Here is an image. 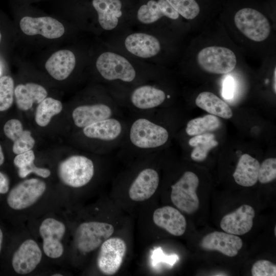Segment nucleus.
I'll return each instance as SVG.
<instances>
[{
    "label": "nucleus",
    "mask_w": 276,
    "mask_h": 276,
    "mask_svg": "<svg viewBox=\"0 0 276 276\" xmlns=\"http://www.w3.org/2000/svg\"><path fill=\"white\" fill-rule=\"evenodd\" d=\"M95 66L112 96L152 79L151 65L136 60L108 44L97 57Z\"/></svg>",
    "instance_id": "obj_1"
},
{
    "label": "nucleus",
    "mask_w": 276,
    "mask_h": 276,
    "mask_svg": "<svg viewBox=\"0 0 276 276\" xmlns=\"http://www.w3.org/2000/svg\"><path fill=\"white\" fill-rule=\"evenodd\" d=\"M169 138L167 129L154 120L150 111L137 113L127 122L123 144L132 151L150 153L165 145Z\"/></svg>",
    "instance_id": "obj_2"
},
{
    "label": "nucleus",
    "mask_w": 276,
    "mask_h": 276,
    "mask_svg": "<svg viewBox=\"0 0 276 276\" xmlns=\"http://www.w3.org/2000/svg\"><path fill=\"white\" fill-rule=\"evenodd\" d=\"M152 80L134 86L113 97L120 106L124 105L137 113L152 111L170 98Z\"/></svg>",
    "instance_id": "obj_3"
},
{
    "label": "nucleus",
    "mask_w": 276,
    "mask_h": 276,
    "mask_svg": "<svg viewBox=\"0 0 276 276\" xmlns=\"http://www.w3.org/2000/svg\"><path fill=\"white\" fill-rule=\"evenodd\" d=\"M127 129V122L119 116L94 123L81 129L85 137L102 144L106 150L122 145Z\"/></svg>",
    "instance_id": "obj_4"
},
{
    "label": "nucleus",
    "mask_w": 276,
    "mask_h": 276,
    "mask_svg": "<svg viewBox=\"0 0 276 276\" xmlns=\"http://www.w3.org/2000/svg\"><path fill=\"white\" fill-rule=\"evenodd\" d=\"M97 22L108 37L130 28V18L125 15L121 0H91Z\"/></svg>",
    "instance_id": "obj_5"
},
{
    "label": "nucleus",
    "mask_w": 276,
    "mask_h": 276,
    "mask_svg": "<svg viewBox=\"0 0 276 276\" xmlns=\"http://www.w3.org/2000/svg\"><path fill=\"white\" fill-rule=\"evenodd\" d=\"M60 179L72 188L82 187L88 183L95 174L93 161L83 155H73L61 162L58 168Z\"/></svg>",
    "instance_id": "obj_6"
},
{
    "label": "nucleus",
    "mask_w": 276,
    "mask_h": 276,
    "mask_svg": "<svg viewBox=\"0 0 276 276\" xmlns=\"http://www.w3.org/2000/svg\"><path fill=\"white\" fill-rule=\"evenodd\" d=\"M120 104L110 94L100 102L80 105L72 112L75 125L82 129L96 122L119 116Z\"/></svg>",
    "instance_id": "obj_7"
},
{
    "label": "nucleus",
    "mask_w": 276,
    "mask_h": 276,
    "mask_svg": "<svg viewBox=\"0 0 276 276\" xmlns=\"http://www.w3.org/2000/svg\"><path fill=\"white\" fill-rule=\"evenodd\" d=\"M179 16L166 0H148L142 4L131 17L130 27L153 30L163 17L175 20Z\"/></svg>",
    "instance_id": "obj_8"
},
{
    "label": "nucleus",
    "mask_w": 276,
    "mask_h": 276,
    "mask_svg": "<svg viewBox=\"0 0 276 276\" xmlns=\"http://www.w3.org/2000/svg\"><path fill=\"white\" fill-rule=\"evenodd\" d=\"M199 180L197 175L190 171H186L179 179L171 186V199L180 211L192 214L199 207L197 189Z\"/></svg>",
    "instance_id": "obj_9"
},
{
    "label": "nucleus",
    "mask_w": 276,
    "mask_h": 276,
    "mask_svg": "<svg viewBox=\"0 0 276 276\" xmlns=\"http://www.w3.org/2000/svg\"><path fill=\"white\" fill-rule=\"evenodd\" d=\"M111 224L104 222L89 221L81 223L77 228L75 240L78 250L82 254L90 252L101 246L113 234Z\"/></svg>",
    "instance_id": "obj_10"
},
{
    "label": "nucleus",
    "mask_w": 276,
    "mask_h": 276,
    "mask_svg": "<svg viewBox=\"0 0 276 276\" xmlns=\"http://www.w3.org/2000/svg\"><path fill=\"white\" fill-rule=\"evenodd\" d=\"M197 61L203 71L215 74L228 73L237 63L236 55L231 50L218 46L202 49L197 54Z\"/></svg>",
    "instance_id": "obj_11"
},
{
    "label": "nucleus",
    "mask_w": 276,
    "mask_h": 276,
    "mask_svg": "<svg viewBox=\"0 0 276 276\" xmlns=\"http://www.w3.org/2000/svg\"><path fill=\"white\" fill-rule=\"evenodd\" d=\"M234 22L244 35L255 41L265 40L270 33V26L267 18L254 9L245 8L239 10L234 16Z\"/></svg>",
    "instance_id": "obj_12"
},
{
    "label": "nucleus",
    "mask_w": 276,
    "mask_h": 276,
    "mask_svg": "<svg viewBox=\"0 0 276 276\" xmlns=\"http://www.w3.org/2000/svg\"><path fill=\"white\" fill-rule=\"evenodd\" d=\"M127 246L119 237H110L100 246L97 258V266L105 275L116 273L121 267L126 255Z\"/></svg>",
    "instance_id": "obj_13"
},
{
    "label": "nucleus",
    "mask_w": 276,
    "mask_h": 276,
    "mask_svg": "<svg viewBox=\"0 0 276 276\" xmlns=\"http://www.w3.org/2000/svg\"><path fill=\"white\" fill-rule=\"evenodd\" d=\"M46 188L45 183L40 179H26L11 189L7 197V203L15 210L29 208L40 198Z\"/></svg>",
    "instance_id": "obj_14"
},
{
    "label": "nucleus",
    "mask_w": 276,
    "mask_h": 276,
    "mask_svg": "<svg viewBox=\"0 0 276 276\" xmlns=\"http://www.w3.org/2000/svg\"><path fill=\"white\" fill-rule=\"evenodd\" d=\"M65 224L53 218L43 220L39 227V233L43 240V250L49 257H60L64 251L61 240L65 233Z\"/></svg>",
    "instance_id": "obj_15"
},
{
    "label": "nucleus",
    "mask_w": 276,
    "mask_h": 276,
    "mask_svg": "<svg viewBox=\"0 0 276 276\" xmlns=\"http://www.w3.org/2000/svg\"><path fill=\"white\" fill-rule=\"evenodd\" d=\"M159 183L157 171L150 166L146 167L132 180L128 189L129 197L135 201L146 200L155 193Z\"/></svg>",
    "instance_id": "obj_16"
},
{
    "label": "nucleus",
    "mask_w": 276,
    "mask_h": 276,
    "mask_svg": "<svg viewBox=\"0 0 276 276\" xmlns=\"http://www.w3.org/2000/svg\"><path fill=\"white\" fill-rule=\"evenodd\" d=\"M19 26L26 35L39 34L48 39L59 38L65 31L60 21L50 16L33 17L26 16L20 19Z\"/></svg>",
    "instance_id": "obj_17"
},
{
    "label": "nucleus",
    "mask_w": 276,
    "mask_h": 276,
    "mask_svg": "<svg viewBox=\"0 0 276 276\" xmlns=\"http://www.w3.org/2000/svg\"><path fill=\"white\" fill-rule=\"evenodd\" d=\"M42 258V251L37 243L32 239L22 242L14 253L12 265L18 274H28L33 271Z\"/></svg>",
    "instance_id": "obj_18"
},
{
    "label": "nucleus",
    "mask_w": 276,
    "mask_h": 276,
    "mask_svg": "<svg viewBox=\"0 0 276 276\" xmlns=\"http://www.w3.org/2000/svg\"><path fill=\"white\" fill-rule=\"evenodd\" d=\"M243 242L237 235L215 231L207 234L202 239L200 246L205 250H217L230 257L237 255Z\"/></svg>",
    "instance_id": "obj_19"
},
{
    "label": "nucleus",
    "mask_w": 276,
    "mask_h": 276,
    "mask_svg": "<svg viewBox=\"0 0 276 276\" xmlns=\"http://www.w3.org/2000/svg\"><path fill=\"white\" fill-rule=\"evenodd\" d=\"M255 216L254 208L249 205L243 204L225 215L221 220L220 227L227 233L242 235L251 230Z\"/></svg>",
    "instance_id": "obj_20"
},
{
    "label": "nucleus",
    "mask_w": 276,
    "mask_h": 276,
    "mask_svg": "<svg viewBox=\"0 0 276 276\" xmlns=\"http://www.w3.org/2000/svg\"><path fill=\"white\" fill-rule=\"evenodd\" d=\"M154 223L175 236L182 235L186 229L187 221L182 213L171 206L156 209L153 214Z\"/></svg>",
    "instance_id": "obj_21"
},
{
    "label": "nucleus",
    "mask_w": 276,
    "mask_h": 276,
    "mask_svg": "<svg viewBox=\"0 0 276 276\" xmlns=\"http://www.w3.org/2000/svg\"><path fill=\"white\" fill-rule=\"evenodd\" d=\"M76 64V56L68 50H62L53 53L47 60L45 67L55 79L63 80L73 72Z\"/></svg>",
    "instance_id": "obj_22"
},
{
    "label": "nucleus",
    "mask_w": 276,
    "mask_h": 276,
    "mask_svg": "<svg viewBox=\"0 0 276 276\" xmlns=\"http://www.w3.org/2000/svg\"><path fill=\"white\" fill-rule=\"evenodd\" d=\"M5 135L13 142V152L18 154L32 150L35 141L28 130H24L21 122L17 119L8 121L4 126Z\"/></svg>",
    "instance_id": "obj_23"
},
{
    "label": "nucleus",
    "mask_w": 276,
    "mask_h": 276,
    "mask_svg": "<svg viewBox=\"0 0 276 276\" xmlns=\"http://www.w3.org/2000/svg\"><path fill=\"white\" fill-rule=\"evenodd\" d=\"M47 95L45 88L35 83L20 84L14 89L16 105L23 111L29 110L34 103L39 104L47 97Z\"/></svg>",
    "instance_id": "obj_24"
},
{
    "label": "nucleus",
    "mask_w": 276,
    "mask_h": 276,
    "mask_svg": "<svg viewBox=\"0 0 276 276\" xmlns=\"http://www.w3.org/2000/svg\"><path fill=\"white\" fill-rule=\"evenodd\" d=\"M260 165L258 160L250 155H242L233 174L236 182L246 187L255 185L258 180Z\"/></svg>",
    "instance_id": "obj_25"
},
{
    "label": "nucleus",
    "mask_w": 276,
    "mask_h": 276,
    "mask_svg": "<svg viewBox=\"0 0 276 276\" xmlns=\"http://www.w3.org/2000/svg\"><path fill=\"white\" fill-rule=\"evenodd\" d=\"M196 105L211 114L224 119H230L233 112L229 106L218 96L209 91H203L197 97Z\"/></svg>",
    "instance_id": "obj_26"
},
{
    "label": "nucleus",
    "mask_w": 276,
    "mask_h": 276,
    "mask_svg": "<svg viewBox=\"0 0 276 276\" xmlns=\"http://www.w3.org/2000/svg\"><path fill=\"white\" fill-rule=\"evenodd\" d=\"M215 135L211 133H204L193 136L189 139L188 144L194 147L191 153V158L196 162L204 160L209 152L218 145Z\"/></svg>",
    "instance_id": "obj_27"
},
{
    "label": "nucleus",
    "mask_w": 276,
    "mask_h": 276,
    "mask_svg": "<svg viewBox=\"0 0 276 276\" xmlns=\"http://www.w3.org/2000/svg\"><path fill=\"white\" fill-rule=\"evenodd\" d=\"M62 108V104L59 100L46 97L36 108L35 114L36 124L40 127L47 126L52 117L60 113Z\"/></svg>",
    "instance_id": "obj_28"
},
{
    "label": "nucleus",
    "mask_w": 276,
    "mask_h": 276,
    "mask_svg": "<svg viewBox=\"0 0 276 276\" xmlns=\"http://www.w3.org/2000/svg\"><path fill=\"white\" fill-rule=\"evenodd\" d=\"M220 124L219 119L216 116L207 114L189 121L187 124L186 132L190 136L201 134L217 130Z\"/></svg>",
    "instance_id": "obj_29"
},
{
    "label": "nucleus",
    "mask_w": 276,
    "mask_h": 276,
    "mask_svg": "<svg viewBox=\"0 0 276 276\" xmlns=\"http://www.w3.org/2000/svg\"><path fill=\"white\" fill-rule=\"evenodd\" d=\"M14 95L13 79L9 76L0 78V111L8 110L12 106Z\"/></svg>",
    "instance_id": "obj_30"
},
{
    "label": "nucleus",
    "mask_w": 276,
    "mask_h": 276,
    "mask_svg": "<svg viewBox=\"0 0 276 276\" xmlns=\"http://www.w3.org/2000/svg\"><path fill=\"white\" fill-rule=\"evenodd\" d=\"M179 15L193 19L199 13L200 7L195 0H166Z\"/></svg>",
    "instance_id": "obj_31"
},
{
    "label": "nucleus",
    "mask_w": 276,
    "mask_h": 276,
    "mask_svg": "<svg viewBox=\"0 0 276 276\" xmlns=\"http://www.w3.org/2000/svg\"><path fill=\"white\" fill-rule=\"evenodd\" d=\"M276 178V159L268 158L260 165L258 180L261 183H267Z\"/></svg>",
    "instance_id": "obj_32"
},
{
    "label": "nucleus",
    "mask_w": 276,
    "mask_h": 276,
    "mask_svg": "<svg viewBox=\"0 0 276 276\" xmlns=\"http://www.w3.org/2000/svg\"><path fill=\"white\" fill-rule=\"evenodd\" d=\"M251 274L253 276H275L276 266L268 260H259L253 264Z\"/></svg>",
    "instance_id": "obj_33"
},
{
    "label": "nucleus",
    "mask_w": 276,
    "mask_h": 276,
    "mask_svg": "<svg viewBox=\"0 0 276 276\" xmlns=\"http://www.w3.org/2000/svg\"><path fill=\"white\" fill-rule=\"evenodd\" d=\"M30 173H34L38 176L46 178L50 176L51 173L49 169L38 167L34 163L18 169V174L20 178H25Z\"/></svg>",
    "instance_id": "obj_34"
},
{
    "label": "nucleus",
    "mask_w": 276,
    "mask_h": 276,
    "mask_svg": "<svg viewBox=\"0 0 276 276\" xmlns=\"http://www.w3.org/2000/svg\"><path fill=\"white\" fill-rule=\"evenodd\" d=\"M35 158L34 151L30 150L17 154L14 158L13 163L16 167L20 169L34 163Z\"/></svg>",
    "instance_id": "obj_35"
},
{
    "label": "nucleus",
    "mask_w": 276,
    "mask_h": 276,
    "mask_svg": "<svg viewBox=\"0 0 276 276\" xmlns=\"http://www.w3.org/2000/svg\"><path fill=\"white\" fill-rule=\"evenodd\" d=\"M235 88V84L233 78L227 76L223 81L222 96L225 99L229 100L233 98Z\"/></svg>",
    "instance_id": "obj_36"
},
{
    "label": "nucleus",
    "mask_w": 276,
    "mask_h": 276,
    "mask_svg": "<svg viewBox=\"0 0 276 276\" xmlns=\"http://www.w3.org/2000/svg\"><path fill=\"white\" fill-rule=\"evenodd\" d=\"M9 189V181L7 176L0 172V194L7 193Z\"/></svg>",
    "instance_id": "obj_37"
},
{
    "label": "nucleus",
    "mask_w": 276,
    "mask_h": 276,
    "mask_svg": "<svg viewBox=\"0 0 276 276\" xmlns=\"http://www.w3.org/2000/svg\"><path fill=\"white\" fill-rule=\"evenodd\" d=\"M5 157L1 146L0 145V166L3 165L4 162Z\"/></svg>",
    "instance_id": "obj_38"
},
{
    "label": "nucleus",
    "mask_w": 276,
    "mask_h": 276,
    "mask_svg": "<svg viewBox=\"0 0 276 276\" xmlns=\"http://www.w3.org/2000/svg\"><path fill=\"white\" fill-rule=\"evenodd\" d=\"M276 68L275 67L274 73H273V88L274 91V93H276Z\"/></svg>",
    "instance_id": "obj_39"
},
{
    "label": "nucleus",
    "mask_w": 276,
    "mask_h": 276,
    "mask_svg": "<svg viewBox=\"0 0 276 276\" xmlns=\"http://www.w3.org/2000/svg\"><path fill=\"white\" fill-rule=\"evenodd\" d=\"M3 232L0 228V252L2 249V243H3Z\"/></svg>",
    "instance_id": "obj_40"
},
{
    "label": "nucleus",
    "mask_w": 276,
    "mask_h": 276,
    "mask_svg": "<svg viewBox=\"0 0 276 276\" xmlns=\"http://www.w3.org/2000/svg\"><path fill=\"white\" fill-rule=\"evenodd\" d=\"M53 276H61L62 275V274H59V273H57V274H53Z\"/></svg>",
    "instance_id": "obj_41"
},
{
    "label": "nucleus",
    "mask_w": 276,
    "mask_h": 276,
    "mask_svg": "<svg viewBox=\"0 0 276 276\" xmlns=\"http://www.w3.org/2000/svg\"><path fill=\"white\" fill-rule=\"evenodd\" d=\"M275 230H276V228H275H275H274V234H275Z\"/></svg>",
    "instance_id": "obj_42"
},
{
    "label": "nucleus",
    "mask_w": 276,
    "mask_h": 276,
    "mask_svg": "<svg viewBox=\"0 0 276 276\" xmlns=\"http://www.w3.org/2000/svg\"><path fill=\"white\" fill-rule=\"evenodd\" d=\"M1 34L0 33V42H1Z\"/></svg>",
    "instance_id": "obj_43"
},
{
    "label": "nucleus",
    "mask_w": 276,
    "mask_h": 276,
    "mask_svg": "<svg viewBox=\"0 0 276 276\" xmlns=\"http://www.w3.org/2000/svg\"><path fill=\"white\" fill-rule=\"evenodd\" d=\"M1 71H0V75H1Z\"/></svg>",
    "instance_id": "obj_44"
}]
</instances>
